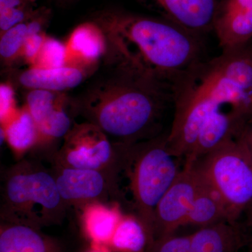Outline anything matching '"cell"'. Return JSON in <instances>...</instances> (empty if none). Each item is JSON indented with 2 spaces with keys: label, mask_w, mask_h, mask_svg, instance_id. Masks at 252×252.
Returning <instances> with one entry per match:
<instances>
[{
  "label": "cell",
  "mask_w": 252,
  "mask_h": 252,
  "mask_svg": "<svg viewBox=\"0 0 252 252\" xmlns=\"http://www.w3.org/2000/svg\"><path fill=\"white\" fill-rule=\"evenodd\" d=\"M170 94L174 115L167 148L185 159L217 113L238 112L252 119V44L199 60L174 81Z\"/></svg>",
  "instance_id": "obj_1"
},
{
  "label": "cell",
  "mask_w": 252,
  "mask_h": 252,
  "mask_svg": "<svg viewBox=\"0 0 252 252\" xmlns=\"http://www.w3.org/2000/svg\"><path fill=\"white\" fill-rule=\"evenodd\" d=\"M105 37L107 61L117 72L170 91L174 81L203 59L200 36L160 18L119 10L94 18Z\"/></svg>",
  "instance_id": "obj_2"
},
{
  "label": "cell",
  "mask_w": 252,
  "mask_h": 252,
  "mask_svg": "<svg viewBox=\"0 0 252 252\" xmlns=\"http://www.w3.org/2000/svg\"><path fill=\"white\" fill-rule=\"evenodd\" d=\"M171 94L165 88L117 72L91 89L78 109L114 144H131L160 135L159 124Z\"/></svg>",
  "instance_id": "obj_3"
},
{
  "label": "cell",
  "mask_w": 252,
  "mask_h": 252,
  "mask_svg": "<svg viewBox=\"0 0 252 252\" xmlns=\"http://www.w3.org/2000/svg\"><path fill=\"white\" fill-rule=\"evenodd\" d=\"M167 133L131 144H117V156L110 170L113 192L119 184L116 200L131 207L152 240L158 204L183 168L182 158L167 148ZM115 200V199H114Z\"/></svg>",
  "instance_id": "obj_4"
},
{
  "label": "cell",
  "mask_w": 252,
  "mask_h": 252,
  "mask_svg": "<svg viewBox=\"0 0 252 252\" xmlns=\"http://www.w3.org/2000/svg\"><path fill=\"white\" fill-rule=\"evenodd\" d=\"M1 220L41 230L60 224L65 213L54 172L36 162L23 160L4 177Z\"/></svg>",
  "instance_id": "obj_5"
},
{
  "label": "cell",
  "mask_w": 252,
  "mask_h": 252,
  "mask_svg": "<svg viewBox=\"0 0 252 252\" xmlns=\"http://www.w3.org/2000/svg\"><path fill=\"white\" fill-rule=\"evenodd\" d=\"M194 162L220 195L230 220L238 222L252 204V158L242 134Z\"/></svg>",
  "instance_id": "obj_6"
},
{
  "label": "cell",
  "mask_w": 252,
  "mask_h": 252,
  "mask_svg": "<svg viewBox=\"0 0 252 252\" xmlns=\"http://www.w3.org/2000/svg\"><path fill=\"white\" fill-rule=\"evenodd\" d=\"M63 140L56 157L61 166L109 171L117 158V144L91 122L74 123Z\"/></svg>",
  "instance_id": "obj_7"
},
{
  "label": "cell",
  "mask_w": 252,
  "mask_h": 252,
  "mask_svg": "<svg viewBox=\"0 0 252 252\" xmlns=\"http://www.w3.org/2000/svg\"><path fill=\"white\" fill-rule=\"evenodd\" d=\"M204 182L195 162L184 161L180 175L158 204L154 215L152 238L172 235L185 225L195 197Z\"/></svg>",
  "instance_id": "obj_8"
},
{
  "label": "cell",
  "mask_w": 252,
  "mask_h": 252,
  "mask_svg": "<svg viewBox=\"0 0 252 252\" xmlns=\"http://www.w3.org/2000/svg\"><path fill=\"white\" fill-rule=\"evenodd\" d=\"M56 165L54 173L56 185L66 206H85L114 199L109 171Z\"/></svg>",
  "instance_id": "obj_9"
},
{
  "label": "cell",
  "mask_w": 252,
  "mask_h": 252,
  "mask_svg": "<svg viewBox=\"0 0 252 252\" xmlns=\"http://www.w3.org/2000/svg\"><path fill=\"white\" fill-rule=\"evenodd\" d=\"M140 4L189 32L200 36L212 31L219 0H137Z\"/></svg>",
  "instance_id": "obj_10"
},
{
  "label": "cell",
  "mask_w": 252,
  "mask_h": 252,
  "mask_svg": "<svg viewBox=\"0 0 252 252\" xmlns=\"http://www.w3.org/2000/svg\"><path fill=\"white\" fill-rule=\"evenodd\" d=\"M221 51L240 49L252 38V0H219L212 23Z\"/></svg>",
  "instance_id": "obj_11"
},
{
  "label": "cell",
  "mask_w": 252,
  "mask_h": 252,
  "mask_svg": "<svg viewBox=\"0 0 252 252\" xmlns=\"http://www.w3.org/2000/svg\"><path fill=\"white\" fill-rule=\"evenodd\" d=\"M63 93L46 90H31L26 95L25 107L35 122L41 142L64 138L73 126L65 107Z\"/></svg>",
  "instance_id": "obj_12"
},
{
  "label": "cell",
  "mask_w": 252,
  "mask_h": 252,
  "mask_svg": "<svg viewBox=\"0 0 252 252\" xmlns=\"http://www.w3.org/2000/svg\"><path fill=\"white\" fill-rule=\"evenodd\" d=\"M67 65L84 69L94 67L105 56L107 44L103 32L94 22L77 26L65 43Z\"/></svg>",
  "instance_id": "obj_13"
},
{
  "label": "cell",
  "mask_w": 252,
  "mask_h": 252,
  "mask_svg": "<svg viewBox=\"0 0 252 252\" xmlns=\"http://www.w3.org/2000/svg\"><path fill=\"white\" fill-rule=\"evenodd\" d=\"M86 71L74 66L58 68L30 67L20 73L18 82L28 90H46L63 93L77 87L86 77Z\"/></svg>",
  "instance_id": "obj_14"
},
{
  "label": "cell",
  "mask_w": 252,
  "mask_h": 252,
  "mask_svg": "<svg viewBox=\"0 0 252 252\" xmlns=\"http://www.w3.org/2000/svg\"><path fill=\"white\" fill-rule=\"evenodd\" d=\"M0 252H62L59 244L41 230L29 225L2 221Z\"/></svg>",
  "instance_id": "obj_15"
},
{
  "label": "cell",
  "mask_w": 252,
  "mask_h": 252,
  "mask_svg": "<svg viewBox=\"0 0 252 252\" xmlns=\"http://www.w3.org/2000/svg\"><path fill=\"white\" fill-rule=\"evenodd\" d=\"M190 235V252H238L245 243L238 222H221Z\"/></svg>",
  "instance_id": "obj_16"
},
{
  "label": "cell",
  "mask_w": 252,
  "mask_h": 252,
  "mask_svg": "<svg viewBox=\"0 0 252 252\" xmlns=\"http://www.w3.org/2000/svg\"><path fill=\"white\" fill-rule=\"evenodd\" d=\"M83 227L94 246L108 248L113 235L123 215L118 207L103 203H93L84 206Z\"/></svg>",
  "instance_id": "obj_17"
},
{
  "label": "cell",
  "mask_w": 252,
  "mask_h": 252,
  "mask_svg": "<svg viewBox=\"0 0 252 252\" xmlns=\"http://www.w3.org/2000/svg\"><path fill=\"white\" fill-rule=\"evenodd\" d=\"M203 180V185L195 197L185 225H193L201 228L221 222H232L220 195L205 179Z\"/></svg>",
  "instance_id": "obj_18"
},
{
  "label": "cell",
  "mask_w": 252,
  "mask_h": 252,
  "mask_svg": "<svg viewBox=\"0 0 252 252\" xmlns=\"http://www.w3.org/2000/svg\"><path fill=\"white\" fill-rule=\"evenodd\" d=\"M1 131L10 148L18 156L26 154L41 142L37 126L25 106L1 125Z\"/></svg>",
  "instance_id": "obj_19"
},
{
  "label": "cell",
  "mask_w": 252,
  "mask_h": 252,
  "mask_svg": "<svg viewBox=\"0 0 252 252\" xmlns=\"http://www.w3.org/2000/svg\"><path fill=\"white\" fill-rule=\"evenodd\" d=\"M148 243L147 233L135 216H123L108 248L117 252H144Z\"/></svg>",
  "instance_id": "obj_20"
},
{
  "label": "cell",
  "mask_w": 252,
  "mask_h": 252,
  "mask_svg": "<svg viewBox=\"0 0 252 252\" xmlns=\"http://www.w3.org/2000/svg\"><path fill=\"white\" fill-rule=\"evenodd\" d=\"M36 0H0V32L8 31L34 16Z\"/></svg>",
  "instance_id": "obj_21"
},
{
  "label": "cell",
  "mask_w": 252,
  "mask_h": 252,
  "mask_svg": "<svg viewBox=\"0 0 252 252\" xmlns=\"http://www.w3.org/2000/svg\"><path fill=\"white\" fill-rule=\"evenodd\" d=\"M27 36V21L19 23L1 34L0 56L5 64L9 65L21 58Z\"/></svg>",
  "instance_id": "obj_22"
},
{
  "label": "cell",
  "mask_w": 252,
  "mask_h": 252,
  "mask_svg": "<svg viewBox=\"0 0 252 252\" xmlns=\"http://www.w3.org/2000/svg\"><path fill=\"white\" fill-rule=\"evenodd\" d=\"M67 65V49L65 44L54 38L46 36L35 63L31 67L58 68Z\"/></svg>",
  "instance_id": "obj_23"
},
{
  "label": "cell",
  "mask_w": 252,
  "mask_h": 252,
  "mask_svg": "<svg viewBox=\"0 0 252 252\" xmlns=\"http://www.w3.org/2000/svg\"><path fill=\"white\" fill-rule=\"evenodd\" d=\"M144 252H190V235H169L147 244Z\"/></svg>",
  "instance_id": "obj_24"
},
{
  "label": "cell",
  "mask_w": 252,
  "mask_h": 252,
  "mask_svg": "<svg viewBox=\"0 0 252 252\" xmlns=\"http://www.w3.org/2000/svg\"><path fill=\"white\" fill-rule=\"evenodd\" d=\"M14 88L9 83H1L0 85V122L5 124L17 112Z\"/></svg>",
  "instance_id": "obj_25"
},
{
  "label": "cell",
  "mask_w": 252,
  "mask_h": 252,
  "mask_svg": "<svg viewBox=\"0 0 252 252\" xmlns=\"http://www.w3.org/2000/svg\"><path fill=\"white\" fill-rule=\"evenodd\" d=\"M46 34L44 32L28 35L23 45L21 58L25 62L32 66L40 52L41 47L45 41Z\"/></svg>",
  "instance_id": "obj_26"
},
{
  "label": "cell",
  "mask_w": 252,
  "mask_h": 252,
  "mask_svg": "<svg viewBox=\"0 0 252 252\" xmlns=\"http://www.w3.org/2000/svg\"><path fill=\"white\" fill-rule=\"evenodd\" d=\"M242 135H243V138L245 139V142H246L252 158V119L245 126Z\"/></svg>",
  "instance_id": "obj_27"
},
{
  "label": "cell",
  "mask_w": 252,
  "mask_h": 252,
  "mask_svg": "<svg viewBox=\"0 0 252 252\" xmlns=\"http://www.w3.org/2000/svg\"><path fill=\"white\" fill-rule=\"evenodd\" d=\"M88 252H110L108 248L106 247L94 246Z\"/></svg>",
  "instance_id": "obj_28"
},
{
  "label": "cell",
  "mask_w": 252,
  "mask_h": 252,
  "mask_svg": "<svg viewBox=\"0 0 252 252\" xmlns=\"http://www.w3.org/2000/svg\"><path fill=\"white\" fill-rule=\"evenodd\" d=\"M245 213H247V216H248V225L252 226V204L248 207Z\"/></svg>",
  "instance_id": "obj_29"
},
{
  "label": "cell",
  "mask_w": 252,
  "mask_h": 252,
  "mask_svg": "<svg viewBox=\"0 0 252 252\" xmlns=\"http://www.w3.org/2000/svg\"><path fill=\"white\" fill-rule=\"evenodd\" d=\"M58 1H60V2H68V1H72V0H57Z\"/></svg>",
  "instance_id": "obj_30"
},
{
  "label": "cell",
  "mask_w": 252,
  "mask_h": 252,
  "mask_svg": "<svg viewBox=\"0 0 252 252\" xmlns=\"http://www.w3.org/2000/svg\"><path fill=\"white\" fill-rule=\"evenodd\" d=\"M250 252H252V245L251 246V248H250Z\"/></svg>",
  "instance_id": "obj_31"
}]
</instances>
